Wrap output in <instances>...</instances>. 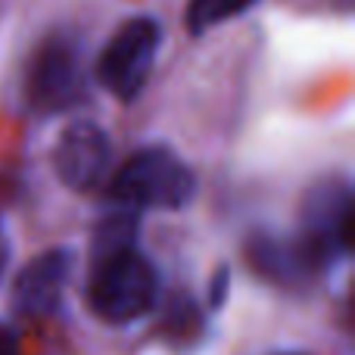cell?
<instances>
[{"label":"cell","instance_id":"obj_1","mask_svg":"<svg viewBox=\"0 0 355 355\" xmlns=\"http://www.w3.org/2000/svg\"><path fill=\"white\" fill-rule=\"evenodd\" d=\"M156 268L135 246V221L110 218L97 234L87 300L97 318L110 324H128L153 309Z\"/></svg>","mask_w":355,"mask_h":355},{"label":"cell","instance_id":"obj_2","mask_svg":"<svg viewBox=\"0 0 355 355\" xmlns=\"http://www.w3.org/2000/svg\"><path fill=\"white\" fill-rule=\"evenodd\" d=\"M196 193L187 162L162 147L135 153L110 184V196L128 209H184Z\"/></svg>","mask_w":355,"mask_h":355},{"label":"cell","instance_id":"obj_3","mask_svg":"<svg viewBox=\"0 0 355 355\" xmlns=\"http://www.w3.org/2000/svg\"><path fill=\"white\" fill-rule=\"evenodd\" d=\"M162 41V28L156 19L137 16L128 19L116 35L110 37V44L103 47L97 62V78L112 97L119 100H135L144 91L150 72L156 62V50Z\"/></svg>","mask_w":355,"mask_h":355},{"label":"cell","instance_id":"obj_4","mask_svg":"<svg viewBox=\"0 0 355 355\" xmlns=\"http://www.w3.org/2000/svg\"><path fill=\"white\" fill-rule=\"evenodd\" d=\"M85 91V72H81L78 44L66 35H50L31 53L28 72H25V100L31 110L62 112L78 103Z\"/></svg>","mask_w":355,"mask_h":355},{"label":"cell","instance_id":"obj_5","mask_svg":"<svg viewBox=\"0 0 355 355\" xmlns=\"http://www.w3.org/2000/svg\"><path fill=\"white\" fill-rule=\"evenodd\" d=\"M300 240L321 268L346 256L352 246V190L346 181H321L302 202Z\"/></svg>","mask_w":355,"mask_h":355},{"label":"cell","instance_id":"obj_6","mask_svg":"<svg viewBox=\"0 0 355 355\" xmlns=\"http://www.w3.org/2000/svg\"><path fill=\"white\" fill-rule=\"evenodd\" d=\"M110 137L94 122H72L53 147V168L69 190H94L110 168Z\"/></svg>","mask_w":355,"mask_h":355},{"label":"cell","instance_id":"obj_7","mask_svg":"<svg viewBox=\"0 0 355 355\" xmlns=\"http://www.w3.org/2000/svg\"><path fill=\"white\" fill-rule=\"evenodd\" d=\"M72 277V256L66 250H47L31 259L12 284V306L25 318L53 315Z\"/></svg>","mask_w":355,"mask_h":355},{"label":"cell","instance_id":"obj_8","mask_svg":"<svg viewBox=\"0 0 355 355\" xmlns=\"http://www.w3.org/2000/svg\"><path fill=\"white\" fill-rule=\"evenodd\" d=\"M250 265L277 284H302L321 271L315 256L306 250L300 237L281 240V237H256L250 243Z\"/></svg>","mask_w":355,"mask_h":355},{"label":"cell","instance_id":"obj_9","mask_svg":"<svg viewBox=\"0 0 355 355\" xmlns=\"http://www.w3.org/2000/svg\"><path fill=\"white\" fill-rule=\"evenodd\" d=\"M259 0H190L187 3V28L193 35L215 28L218 22L240 16V12L252 10Z\"/></svg>","mask_w":355,"mask_h":355},{"label":"cell","instance_id":"obj_10","mask_svg":"<svg viewBox=\"0 0 355 355\" xmlns=\"http://www.w3.org/2000/svg\"><path fill=\"white\" fill-rule=\"evenodd\" d=\"M166 327H168V331H175L178 337H184L187 331H196V309H193V302H190L187 296H175V300H172Z\"/></svg>","mask_w":355,"mask_h":355},{"label":"cell","instance_id":"obj_11","mask_svg":"<svg viewBox=\"0 0 355 355\" xmlns=\"http://www.w3.org/2000/svg\"><path fill=\"white\" fill-rule=\"evenodd\" d=\"M0 355H19V343L16 337H12L10 327L0 324Z\"/></svg>","mask_w":355,"mask_h":355},{"label":"cell","instance_id":"obj_12","mask_svg":"<svg viewBox=\"0 0 355 355\" xmlns=\"http://www.w3.org/2000/svg\"><path fill=\"white\" fill-rule=\"evenodd\" d=\"M225 281H227V277L218 275V281H215V287H212V306H218V302H221V293H225Z\"/></svg>","mask_w":355,"mask_h":355},{"label":"cell","instance_id":"obj_13","mask_svg":"<svg viewBox=\"0 0 355 355\" xmlns=\"http://www.w3.org/2000/svg\"><path fill=\"white\" fill-rule=\"evenodd\" d=\"M10 246H6V237H3V227H0V275H3V268H6V259H10Z\"/></svg>","mask_w":355,"mask_h":355}]
</instances>
